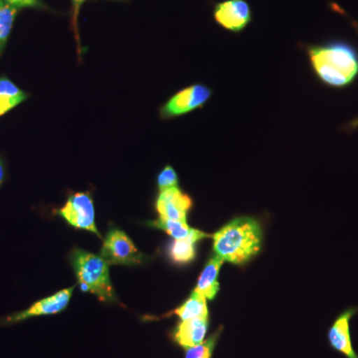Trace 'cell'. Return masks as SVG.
Returning <instances> with one entry per match:
<instances>
[{"mask_svg":"<svg viewBox=\"0 0 358 358\" xmlns=\"http://www.w3.org/2000/svg\"><path fill=\"white\" fill-rule=\"evenodd\" d=\"M224 261L216 254L209 258L208 262L205 264L203 270L197 281L194 291L203 294L206 300H214L217 296L219 289L218 275Z\"/></svg>","mask_w":358,"mask_h":358,"instance_id":"12","label":"cell"},{"mask_svg":"<svg viewBox=\"0 0 358 358\" xmlns=\"http://www.w3.org/2000/svg\"><path fill=\"white\" fill-rule=\"evenodd\" d=\"M171 315H176L181 320L194 319V317H208V307H207L206 298L199 293L193 291L187 299L180 306L164 317H169Z\"/></svg>","mask_w":358,"mask_h":358,"instance_id":"14","label":"cell"},{"mask_svg":"<svg viewBox=\"0 0 358 358\" xmlns=\"http://www.w3.org/2000/svg\"><path fill=\"white\" fill-rule=\"evenodd\" d=\"M213 239V251L224 262L243 265L262 248L260 224L252 217H237L224 225Z\"/></svg>","mask_w":358,"mask_h":358,"instance_id":"2","label":"cell"},{"mask_svg":"<svg viewBox=\"0 0 358 358\" xmlns=\"http://www.w3.org/2000/svg\"><path fill=\"white\" fill-rule=\"evenodd\" d=\"M178 176L171 166H164V169L157 176V187L159 192L178 187Z\"/></svg>","mask_w":358,"mask_h":358,"instance_id":"19","label":"cell"},{"mask_svg":"<svg viewBox=\"0 0 358 358\" xmlns=\"http://www.w3.org/2000/svg\"><path fill=\"white\" fill-rule=\"evenodd\" d=\"M313 72L333 88H343L358 76V53L355 47L343 41H333L307 47Z\"/></svg>","mask_w":358,"mask_h":358,"instance_id":"1","label":"cell"},{"mask_svg":"<svg viewBox=\"0 0 358 358\" xmlns=\"http://www.w3.org/2000/svg\"><path fill=\"white\" fill-rule=\"evenodd\" d=\"M221 331H222V327H219L218 331L212 334L210 338L204 341L201 345L185 350V358H211Z\"/></svg>","mask_w":358,"mask_h":358,"instance_id":"18","label":"cell"},{"mask_svg":"<svg viewBox=\"0 0 358 358\" xmlns=\"http://www.w3.org/2000/svg\"><path fill=\"white\" fill-rule=\"evenodd\" d=\"M57 213L72 227L89 231L102 238L96 226L95 206L89 192L72 193Z\"/></svg>","mask_w":358,"mask_h":358,"instance_id":"5","label":"cell"},{"mask_svg":"<svg viewBox=\"0 0 358 358\" xmlns=\"http://www.w3.org/2000/svg\"><path fill=\"white\" fill-rule=\"evenodd\" d=\"M197 243L196 240L181 239L173 240L167 248V254L169 258L176 264H188L192 262L196 257V248L195 244Z\"/></svg>","mask_w":358,"mask_h":358,"instance_id":"16","label":"cell"},{"mask_svg":"<svg viewBox=\"0 0 358 358\" xmlns=\"http://www.w3.org/2000/svg\"><path fill=\"white\" fill-rule=\"evenodd\" d=\"M70 263L82 291L95 294L103 303H117V294L110 282V264L102 257L74 249L70 254Z\"/></svg>","mask_w":358,"mask_h":358,"instance_id":"3","label":"cell"},{"mask_svg":"<svg viewBox=\"0 0 358 358\" xmlns=\"http://www.w3.org/2000/svg\"><path fill=\"white\" fill-rule=\"evenodd\" d=\"M150 227L157 228L164 231L169 236L173 237L174 240L181 239H194L197 242L203 240L205 238L211 237V235L204 233L203 231L194 229L189 227L186 222L180 221L166 220V219L159 218L157 220L148 221L145 222Z\"/></svg>","mask_w":358,"mask_h":358,"instance_id":"13","label":"cell"},{"mask_svg":"<svg viewBox=\"0 0 358 358\" xmlns=\"http://www.w3.org/2000/svg\"><path fill=\"white\" fill-rule=\"evenodd\" d=\"M215 22L227 31H243L252 20V11L246 0H225L214 6Z\"/></svg>","mask_w":358,"mask_h":358,"instance_id":"8","label":"cell"},{"mask_svg":"<svg viewBox=\"0 0 358 358\" xmlns=\"http://www.w3.org/2000/svg\"><path fill=\"white\" fill-rule=\"evenodd\" d=\"M208 317L181 320L174 327L171 338L185 350L201 345L208 331Z\"/></svg>","mask_w":358,"mask_h":358,"instance_id":"11","label":"cell"},{"mask_svg":"<svg viewBox=\"0 0 358 358\" xmlns=\"http://www.w3.org/2000/svg\"><path fill=\"white\" fill-rule=\"evenodd\" d=\"M358 315V306L348 307L339 313L331 326L327 329V343L334 352L345 358H358V353L353 348L352 338V320Z\"/></svg>","mask_w":358,"mask_h":358,"instance_id":"7","label":"cell"},{"mask_svg":"<svg viewBox=\"0 0 358 358\" xmlns=\"http://www.w3.org/2000/svg\"><path fill=\"white\" fill-rule=\"evenodd\" d=\"M72 1L73 4H74V20H73V23L76 24L78 14H79L80 8H81V6L84 3L85 0H72Z\"/></svg>","mask_w":358,"mask_h":358,"instance_id":"21","label":"cell"},{"mask_svg":"<svg viewBox=\"0 0 358 358\" xmlns=\"http://www.w3.org/2000/svg\"><path fill=\"white\" fill-rule=\"evenodd\" d=\"M212 91L205 85L196 84L186 87L171 96L160 109L162 119L180 117L199 109L210 99Z\"/></svg>","mask_w":358,"mask_h":358,"instance_id":"6","label":"cell"},{"mask_svg":"<svg viewBox=\"0 0 358 358\" xmlns=\"http://www.w3.org/2000/svg\"><path fill=\"white\" fill-rule=\"evenodd\" d=\"M4 2H6V0H0V4L4 3Z\"/></svg>","mask_w":358,"mask_h":358,"instance_id":"24","label":"cell"},{"mask_svg":"<svg viewBox=\"0 0 358 358\" xmlns=\"http://www.w3.org/2000/svg\"><path fill=\"white\" fill-rule=\"evenodd\" d=\"M6 1L17 9L23 8V7H34V8H44L45 7L41 0H6Z\"/></svg>","mask_w":358,"mask_h":358,"instance_id":"20","label":"cell"},{"mask_svg":"<svg viewBox=\"0 0 358 358\" xmlns=\"http://www.w3.org/2000/svg\"><path fill=\"white\" fill-rule=\"evenodd\" d=\"M4 178H6V171H4L3 162L0 159V186L3 182Z\"/></svg>","mask_w":358,"mask_h":358,"instance_id":"22","label":"cell"},{"mask_svg":"<svg viewBox=\"0 0 358 358\" xmlns=\"http://www.w3.org/2000/svg\"><path fill=\"white\" fill-rule=\"evenodd\" d=\"M101 257L110 265L138 266L148 260L131 238L119 228H110L103 238Z\"/></svg>","mask_w":358,"mask_h":358,"instance_id":"4","label":"cell"},{"mask_svg":"<svg viewBox=\"0 0 358 358\" xmlns=\"http://www.w3.org/2000/svg\"><path fill=\"white\" fill-rule=\"evenodd\" d=\"M192 199L189 195L178 187H173L159 193L155 202V208L159 214V218L186 222L188 212L192 208Z\"/></svg>","mask_w":358,"mask_h":358,"instance_id":"9","label":"cell"},{"mask_svg":"<svg viewBox=\"0 0 358 358\" xmlns=\"http://www.w3.org/2000/svg\"><path fill=\"white\" fill-rule=\"evenodd\" d=\"M27 96V94L21 91L8 78H0V117L20 105Z\"/></svg>","mask_w":358,"mask_h":358,"instance_id":"15","label":"cell"},{"mask_svg":"<svg viewBox=\"0 0 358 358\" xmlns=\"http://www.w3.org/2000/svg\"><path fill=\"white\" fill-rule=\"evenodd\" d=\"M73 291H74V287H71V288L62 289L58 293L52 294L48 298L42 299V300L33 303L31 307L27 310L9 315L4 320V322L6 324H16V322H23L30 317L56 315V313L63 312L69 305Z\"/></svg>","mask_w":358,"mask_h":358,"instance_id":"10","label":"cell"},{"mask_svg":"<svg viewBox=\"0 0 358 358\" xmlns=\"http://www.w3.org/2000/svg\"><path fill=\"white\" fill-rule=\"evenodd\" d=\"M352 25L355 26V29H357V31L358 32V24L355 21H352Z\"/></svg>","mask_w":358,"mask_h":358,"instance_id":"23","label":"cell"},{"mask_svg":"<svg viewBox=\"0 0 358 358\" xmlns=\"http://www.w3.org/2000/svg\"><path fill=\"white\" fill-rule=\"evenodd\" d=\"M17 8L4 2L0 4V55L6 47L7 39L10 34Z\"/></svg>","mask_w":358,"mask_h":358,"instance_id":"17","label":"cell"}]
</instances>
